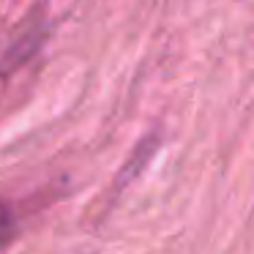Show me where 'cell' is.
I'll return each instance as SVG.
<instances>
[{"label": "cell", "instance_id": "6da1fadb", "mask_svg": "<svg viewBox=\"0 0 254 254\" xmlns=\"http://www.w3.org/2000/svg\"><path fill=\"white\" fill-rule=\"evenodd\" d=\"M11 230H14V216H11V210H8L6 205H0V243L11 235Z\"/></svg>", "mask_w": 254, "mask_h": 254}]
</instances>
